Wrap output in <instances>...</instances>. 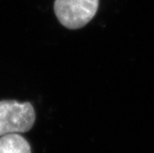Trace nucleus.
I'll return each mask as SVG.
<instances>
[{"label": "nucleus", "mask_w": 154, "mask_h": 153, "mask_svg": "<svg viewBox=\"0 0 154 153\" xmlns=\"http://www.w3.org/2000/svg\"><path fill=\"white\" fill-rule=\"evenodd\" d=\"M35 120V109L28 102L0 101V137L28 131L33 127Z\"/></svg>", "instance_id": "f257e3e1"}, {"label": "nucleus", "mask_w": 154, "mask_h": 153, "mask_svg": "<svg viewBox=\"0 0 154 153\" xmlns=\"http://www.w3.org/2000/svg\"><path fill=\"white\" fill-rule=\"evenodd\" d=\"M99 0H55L54 12L63 26L75 30L83 27L95 17Z\"/></svg>", "instance_id": "f03ea898"}, {"label": "nucleus", "mask_w": 154, "mask_h": 153, "mask_svg": "<svg viewBox=\"0 0 154 153\" xmlns=\"http://www.w3.org/2000/svg\"><path fill=\"white\" fill-rule=\"evenodd\" d=\"M0 153H31V146L20 134H6L0 138Z\"/></svg>", "instance_id": "7ed1b4c3"}]
</instances>
